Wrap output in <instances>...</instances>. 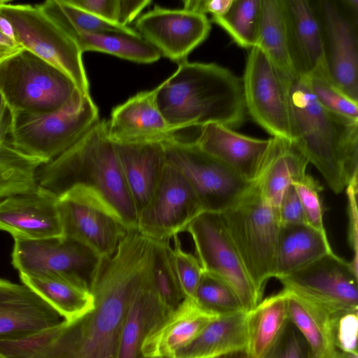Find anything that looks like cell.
Here are the masks:
<instances>
[{
  "mask_svg": "<svg viewBox=\"0 0 358 358\" xmlns=\"http://www.w3.org/2000/svg\"><path fill=\"white\" fill-rule=\"evenodd\" d=\"M288 320L287 293L283 289L247 313L248 350L252 358H262Z\"/></svg>",
  "mask_w": 358,
  "mask_h": 358,
  "instance_id": "1f68e13d",
  "label": "cell"
},
{
  "mask_svg": "<svg viewBox=\"0 0 358 358\" xmlns=\"http://www.w3.org/2000/svg\"><path fill=\"white\" fill-rule=\"evenodd\" d=\"M138 33L151 45L178 64L202 43L210 30L206 15L187 9H169L157 5L136 21Z\"/></svg>",
  "mask_w": 358,
  "mask_h": 358,
  "instance_id": "2e32d148",
  "label": "cell"
},
{
  "mask_svg": "<svg viewBox=\"0 0 358 358\" xmlns=\"http://www.w3.org/2000/svg\"><path fill=\"white\" fill-rule=\"evenodd\" d=\"M158 108L177 131L210 123L231 129L244 120L242 81L214 63L178 64V69L158 85Z\"/></svg>",
  "mask_w": 358,
  "mask_h": 358,
  "instance_id": "7a4b0ae2",
  "label": "cell"
},
{
  "mask_svg": "<svg viewBox=\"0 0 358 358\" xmlns=\"http://www.w3.org/2000/svg\"><path fill=\"white\" fill-rule=\"evenodd\" d=\"M152 241L129 230L115 253L103 259L90 290L94 308L72 321L31 336L0 341L4 358H117L129 302L150 272Z\"/></svg>",
  "mask_w": 358,
  "mask_h": 358,
  "instance_id": "6da1fadb",
  "label": "cell"
},
{
  "mask_svg": "<svg viewBox=\"0 0 358 358\" xmlns=\"http://www.w3.org/2000/svg\"><path fill=\"white\" fill-rule=\"evenodd\" d=\"M44 164L17 150L11 140H0V200L35 191L36 173Z\"/></svg>",
  "mask_w": 358,
  "mask_h": 358,
  "instance_id": "836d02e7",
  "label": "cell"
},
{
  "mask_svg": "<svg viewBox=\"0 0 358 358\" xmlns=\"http://www.w3.org/2000/svg\"><path fill=\"white\" fill-rule=\"evenodd\" d=\"M151 3L150 0H120L118 24L127 26Z\"/></svg>",
  "mask_w": 358,
  "mask_h": 358,
  "instance_id": "c3c4849f",
  "label": "cell"
},
{
  "mask_svg": "<svg viewBox=\"0 0 358 358\" xmlns=\"http://www.w3.org/2000/svg\"><path fill=\"white\" fill-rule=\"evenodd\" d=\"M262 358H311L309 346L289 319Z\"/></svg>",
  "mask_w": 358,
  "mask_h": 358,
  "instance_id": "b9f144b4",
  "label": "cell"
},
{
  "mask_svg": "<svg viewBox=\"0 0 358 358\" xmlns=\"http://www.w3.org/2000/svg\"><path fill=\"white\" fill-rule=\"evenodd\" d=\"M74 6L108 22L118 24L120 0H67Z\"/></svg>",
  "mask_w": 358,
  "mask_h": 358,
  "instance_id": "f6af8a7d",
  "label": "cell"
},
{
  "mask_svg": "<svg viewBox=\"0 0 358 358\" xmlns=\"http://www.w3.org/2000/svg\"><path fill=\"white\" fill-rule=\"evenodd\" d=\"M37 6L68 36L78 31L139 34L137 31L128 26L108 22L80 9L69 3L67 0H49Z\"/></svg>",
  "mask_w": 358,
  "mask_h": 358,
  "instance_id": "e575fe53",
  "label": "cell"
},
{
  "mask_svg": "<svg viewBox=\"0 0 358 358\" xmlns=\"http://www.w3.org/2000/svg\"><path fill=\"white\" fill-rule=\"evenodd\" d=\"M303 78L322 107L340 117L358 122V101L341 91L331 80L327 71H317Z\"/></svg>",
  "mask_w": 358,
  "mask_h": 358,
  "instance_id": "74e56055",
  "label": "cell"
},
{
  "mask_svg": "<svg viewBox=\"0 0 358 358\" xmlns=\"http://www.w3.org/2000/svg\"><path fill=\"white\" fill-rule=\"evenodd\" d=\"M138 216L150 201L166 164L162 142L114 143Z\"/></svg>",
  "mask_w": 358,
  "mask_h": 358,
  "instance_id": "cb8c5ba5",
  "label": "cell"
},
{
  "mask_svg": "<svg viewBox=\"0 0 358 358\" xmlns=\"http://www.w3.org/2000/svg\"><path fill=\"white\" fill-rule=\"evenodd\" d=\"M327 70L331 80L358 101L357 38L352 22L332 1L320 2Z\"/></svg>",
  "mask_w": 358,
  "mask_h": 358,
  "instance_id": "e0dca14e",
  "label": "cell"
},
{
  "mask_svg": "<svg viewBox=\"0 0 358 358\" xmlns=\"http://www.w3.org/2000/svg\"><path fill=\"white\" fill-rule=\"evenodd\" d=\"M69 36L82 53L86 51L99 52L141 64H151L161 57L159 52L140 34L78 31Z\"/></svg>",
  "mask_w": 358,
  "mask_h": 358,
  "instance_id": "d6a6232c",
  "label": "cell"
},
{
  "mask_svg": "<svg viewBox=\"0 0 358 358\" xmlns=\"http://www.w3.org/2000/svg\"><path fill=\"white\" fill-rule=\"evenodd\" d=\"M171 240V256L180 285L185 298L195 299L203 271L196 257L183 249L178 235Z\"/></svg>",
  "mask_w": 358,
  "mask_h": 358,
  "instance_id": "60d3db41",
  "label": "cell"
},
{
  "mask_svg": "<svg viewBox=\"0 0 358 358\" xmlns=\"http://www.w3.org/2000/svg\"><path fill=\"white\" fill-rule=\"evenodd\" d=\"M194 141L203 152L243 180L252 182L262 168L271 137L255 138L238 133L226 125L210 123L201 127Z\"/></svg>",
  "mask_w": 358,
  "mask_h": 358,
  "instance_id": "ffe728a7",
  "label": "cell"
},
{
  "mask_svg": "<svg viewBox=\"0 0 358 358\" xmlns=\"http://www.w3.org/2000/svg\"><path fill=\"white\" fill-rule=\"evenodd\" d=\"M64 236L103 259L112 256L129 229L118 213L94 188L76 185L57 197Z\"/></svg>",
  "mask_w": 358,
  "mask_h": 358,
  "instance_id": "9c48e42d",
  "label": "cell"
},
{
  "mask_svg": "<svg viewBox=\"0 0 358 358\" xmlns=\"http://www.w3.org/2000/svg\"><path fill=\"white\" fill-rule=\"evenodd\" d=\"M278 280L284 289L319 306L333 317L358 311L357 270L333 251Z\"/></svg>",
  "mask_w": 358,
  "mask_h": 358,
  "instance_id": "4fadbf2b",
  "label": "cell"
},
{
  "mask_svg": "<svg viewBox=\"0 0 358 358\" xmlns=\"http://www.w3.org/2000/svg\"><path fill=\"white\" fill-rule=\"evenodd\" d=\"M78 92L66 74L25 48L0 59V94L12 116L57 111Z\"/></svg>",
  "mask_w": 358,
  "mask_h": 358,
  "instance_id": "8992f818",
  "label": "cell"
},
{
  "mask_svg": "<svg viewBox=\"0 0 358 358\" xmlns=\"http://www.w3.org/2000/svg\"><path fill=\"white\" fill-rule=\"evenodd\" d=\"M0 230L27 240L64 236L57 196L40 187L0 201Z\"/></svg>",
  "mask_w": 358,
  "mask_h": 358,
  "instance_id": "ac0fdd59",
  "label": "cell"
},
{
  "mask_svg": "<svg viewBox=\"0 0 358 358\" xmlns=\"http://www.w3.org/2000/svg\"><path fill=\"white\" fill-rule=\"evenodd\" d=\"M162 143L166 162L188 181L203 212L222 213L252 183L203 152L194 141H184L175 136Z\"/></svg>",
  "mask_w": 358,
  "mask_h": 358,
  "instance_id": "30bf717a",
  "label": "cell"
},
{
  "mask_svg": "<svg viewBox=\"0 0 358 358\" xmlns=\"http://www.w3.org/2000/svg\"><path fill=\"white\" fill-rule=\"evenodd\" d=\"M155 89L141 92L114 108L106 122L107 135L114 143L163 142L176 136L159 111Z\"/></svg>",
  "mask_w": 358,
  "mask_h": 358,
  "instance_id": "44dd1931",
  "label": "cell"
},
{
  "mask_svg": "<svg viewBox=\"0 0 358 358\" xmlns=\"http://www.w3.org/2000/svg\"><path fill=\"white\" fill-rule=\"evenodd\" d=\"M22 282L40 295L64 320H76L94 307L90 289L59 275L20 274Z\"/></svg>",
  "mask_w": 358,
  "mask_h": 358,
  "instance_id": "4dcf8cb0",
  "label": "cell"
},
{
  "mask_svg": "<svg viewBox=\"0 0 358 358\" xmlns=\"http://www.w3.org/2000/svg\"><path fill=\"white\" fill-rule=\"evenodd\" d=\"M285 291L289 319L306 341L311 358H334L338 351L333 334L336 317L319 306Z\"/></svg>",
  "mask_w": 358,
  "mask_h": 358,
  "instance_id": "f546056e",
  "label": "cell"
},
{
  "mask_svg": "<svg viewBox=\"0 0 358 358\" xmlns=\"http://www.w3.org/2000/svg\"><path fill=\"white\" fill-rule=\"evenodd\" d=\"M36 180L40 187L57 197L76 185L92 187L114 208L129 229H137L138 214L104 120L98 121L69 149L41 166Z\"/></svg>",
  "mask_w": 358,
  "mask_h": 358,
  "instance_id": "277c9868",
  "label": "cell"
},
{
  "mask_svg": "<svg viewBox=\"0 0 358 358\" xmlns=\"http://www.w3.org/2000/svg\"><path fill=\"white\" fill-rule=\"evenodd\" d=\"M169 313L154 288L150 268L128 306L120 335L117 358H145L141 348L146 336Z\"/></svg>",
  "mask_w": 358,
  "mask_h": 358,
  "instance_id": "d4e9b609",
  "label": "cell"
},
{
  "mask_svg": "<svg viewBox=\"0 0 358 358\" xmlns=\"http://www.w3.org/2000/svg\"><path fill=\"white\" fill-rule=\"evenodd\" d=\"M213 358H252L248 349L230 352Z\"/></svg>",
  "mask_w": 358,
  "mask_h": 358,
  "instance_id": "816d5d0a",
  "label": "cell"
},
{
  "mask_svg": "<svg viewBox=\"0 0 358 358\" xmlns=\"http://www.w3.org/2000/svg\"><path fill=\"white\" fill-rule=\"evenodd\" d=\"M1 13L11 24L15 41L66 74L83 94L90 83L76 43L37 6L4 1Z\"/></svg>",
  "mask_w": 358,
  "mask_h": 358,
  "instance_id": "ba28073f",
  "label": "cell"
},
{
  "mask_svg": "<svg viewBox=\"0 0 358 358\" xmlns=\"http://www.w3.org/2000/svg\"><path fill=\"white\" fill-rule=\"evenodd\" d=\"M195 256L204 273L227 284L248 313L262 300L257 293L224 224L220 213L203 212L187 226Z\"/></svg>",
  "mask_w": 358,
  "mask_h": 358,
  "instance_id": "8fae6325",
  "label": "cell"
},
{
  "mask_svg": "<svg viewBox=\"0 0 358 358\" xmlns=\"http://www.w3.org/2000/svg\"><path fill=\"white\" fill-rule=\"evenodd\" d=\"M0 358H4V357H3L2 356L0 355Z\"/></svg>",
  "mask_w": 358,
  "mask_h": 358,
  "instance_id": "11a10c76",
  "label": "cell"
},
{
  "mask_svg": "<svg viewBox=\"0 0 358 358\" xmlns=\"http://www.w3.org/2000/svg\"><path fill=\"white\" fill-rule=\"evenodd\" d=\"M0 31L15 41L13 28L10 22L0 13Z\"/></svg>",
  "mask_w": 358,
  "mask_h": 358,
  "instance_id": "f907efd6",
  "label": "cell"
},
{
  "mask_svg": "<svg viewBox=\"0 0 358 358\" xmlns=\"http://www.w3.org/2000/svg\"><path fill=\"white\" fill-rule=\"evenodd\" d=\"M203 212L188 181L166 162L150 201L138 214L137 229L150 240L171 241Z\"/></svg>",
  "mask_w": 358,
  "mask_h": 358,
  "instance_id": "9a60e30c",
  "label": "cell"
},
{
  "mask_svg": "<svg viewBox=\"0 0 358 358\" xmlns=\"http://www.w3.org/2000/svg\"><path fill=\"white\" fill-rule=\"evenodd\" d=\"M282 78L299 76L291 57L285 0H262L256 45Z\"/></svg>",
  "mask_w": 358,
  "mask_h": 358,
  "instance_id": "f1b7e54d",
  "label": "cell"
},
{
  "mask_svg": "<svg viewBox=\"0 0 358 358\" xmlns=\"http://www.w3.org/2000/svg\"><path fill=\"white\" fill-rule=\"evenodd\" d=\"M59 313L32 289L0 278V341H17L58 325Z\"/></svg>",
  "mask_w": 358,
  "mask_h": 358,
  "instance_id": "d6986e66",
  "label": "cell"
},
{
  "mask_svg": "<svg viewBox=\"0 0 358 358\" xmlns=\"http://www.w3.org/2000/svg\"><path fill=\"white\" fill-rule=\"evenodd\" d=\"M292 185L301 202L306 224L327 236L321 199L323 187L308 173L294 180Z\"/></svg>",
  "mask_w": 358,
  "mask_h": 358,
  "instance_id": "ab89813d",
  "label": "cell"
},
{
  "mask_svg": "<svg viewBox=\"0 0 358 358\" xmlns=\"http://www.w3.org/2000/svg\"><path fill=\"white\" fill-rule=\"evenodd\" d=\"M170 241L152 240L150 274L154 288L169 313L185 298L171 256Z\"/></svg>",
  "mask_w": 358,
  "mask_h": 358,
  "instance_id": "d590c367",
  "label": "cell"
},
{
  "mask_svg": "<svg viewBox=\"0 0 358 358\" xmlns=\"http://www.w3.org/2000/svg\"><path fill=\"white\" fill-rule=\"evenodd\" d=\"M334 358H358V354L343 352L338 350Z\"/></svg>",
  "mask_w": 358,
  "mask_h": 358,
  "instance_id": "f5cc1de1",
  "label": "cell"
},
{
  "mask_svg": "<svg viewBox=\"0 0 358 358\" xmlns=\"http://www.w3.org/2000/svg\"><path fill=\"white\" fill-rule=\"evenodd\" d=\"M98 121L99 109L91 95L78 92L57 111L12 116L10 138L17 150L46 164L69 149Z\"/></svg>",
  "mask_w": 358,
  "mask_h": 358,
  "instance_id": "52a82bcc",
  "label": "cell"
},
{
  "mask_svg": "<svg viewBox=\"0 0 358 358\" xmlns=\"http://www.w3.org/2000/svg\"><path fill=\"white\" fill-rule=\"evenodd\" d=\"M291 57L299 76L327 71L322 24L308 0H285Z\"/></svg>",
  "mask_w": 358,
  "mask_h": 358,
  "instance_id": "603a6c76",
  "label": "cell"
},
{
  "mask_svg": "<svg viewBox=\"0 0 358 358\" xmlns=\"http://www.w3.org/2000/svg\"><path fill=\"white\" fill-rule=\"evenodd\" d=\"M248 346L247 313L241 311L216 317L173 358H213Z\"/></svg>",
  "mask_w": 358,
  "mask_h": 358,
  "instance_id": "83f0119b",
  "label": "cell"
},
{
  "mask_svg": "<svg viewBox=\"0 0 358 358\" xmlns=\"http://www.w3.org/2000/svg\"><path fill=\"white\" fill-rule=\"evenodd\" d=\"M308 163L293 142L271 137L264 164L255 180L266 201L277 208L292 183L306 173Z\"/></svg>",
  "mask_w": 358,
  "mask_h": 358,
  "instance_id": "484cf974",
  "label": "cell"
},
{
  "mask_svg": "<svg viewBox=\"0 0 358 358\" xmlns=\"http://www.w3.org/2000/svg\"><path fill=\"white\" fill-rule=\"evenodd\" d=\"M227 233L259 296L273 278L280 224L276 208L262 196L256 181L220 213Z\"/></svg>",
  "mask_w": 358,
  "mask_h": 358,
  "instance_id": "5b68a950",
  "label": "cell"
},
{
  "mask_svg": "<svg viewBox=\"0 0 358 358\" xmlns=\"http://www.w3.org/2000/svg\"><path fill=\"white\" fill-rule=\"evenodd\" d=\"M4 1L3 0H0V6L2 4V3Z\"/></svg>",
  "mask_w": 358,
  "mask_h": 358,
  "instance_id": "db71d44e",
  "label": "cell"
},
{
  "mask_svg": "<svg viewBox=\"0 0 358 358\" xmlns=\"http://www.w3.org/2000/svg\"><path fill=\"white\" fill-rule=\"evenodd\" d=\"M276 210L280 225L306 224L301 202L292 185L284 193Z\"/></svg>",
  "mask_w": 358,
  "mask_h": 358,
  "instance_id": "ee69618b",
  "label": "cell"
},
{
  "mask_svg": "<svg viewBox=\"0 0 358 358\" xmlns=\"http://www.w3.org/2000/svg\"><path fill=\"white\" fill-rule=\"evenodd\" d=\"M217 316L195 299L185 298L146 336L141 348L145 358H173Z\"/></svg>",
  "mask_w": 358,
  "mask_h": 358,
  "instance_id": "7402d4cb",
  "label": "cell"
},
{
  "mask_svg": "<svg viewBox=\"0 0 358 358\" xmlns=\"http://www.w3.org/2000/svg\"><path fill=\"white\" fill-rule=\"evenodd\" d=\"M22 48L16 41L0 31V59Z\"/></svg>",
  "mask_w": 358,
  "mask_h": 358,
  "instance_id": "681fc988",
  "label": "cell"
},
{
  "mask_svg": "<svg viewBox=\"0 0 358 358\" xmlns=\"http://www.w3.org/2000/svg\"><path fill=\"white\" fill-rule=\"evenodd\" d=\"M195 300L217 316L245 311L238 297L227 284L204 272L196 289Z\"/></svg>",
  "mask_w": 358,
  "mask_h": 358,
  "instance_id": "f35d334b",
  "label": "cell"
},
{
  "mask_svg": "<svg viewBox=\"0 0 358 358\" xmlns=\"http://www.w3.org/2000/svg\"><path fill=\"white\" fill-rule=\"evenodd\" d=\"M291 141L321 173L336 194L358 176V122L322 107L306 80L288 81Z\"/></svg>",
  "mask_w": 358,
  "mask_h": 358,
  "instance_id": "3957f363",
  "label": "cell"
},
{
  "mask_svg": "<svg viewBox=\"0 0 358 358\" xmlns=\"http://www.w3.org/2000/svg\"><path fill=\"white\" fill-rule=\"evenodd\" d=\"M103 259L65 236L14 238L12 264L20 274L59 275L89 289Z\"/></svg>",
  "mask_w": 358,
  "mask_h": 358,
  "instance_id": "7c38bea8",
  "label": "cell"
},
{
  "mask_svg": "<svg viewBox=\"0 0 358 358\" xmlns=\"http://www.w3.org/2000/svg\"><path fill=\"white\" fill-rule=\"evenodd\" d=\"M358 311L343 313L335 318L334 341L337 350L357 354Z\"/></svg>",
  "mask_w": 358,
  "mask_h": 358,
  "instance_id": "7bdbcfd3",
  "label": "cell"
},
{
  "mask_svg": "<svg viewBox=\"0 0 358 358\" xmlns=\"http://www.w3.org/2000/svg\"><path fill=\"white\" fill-rule=\"evenodd\" d=\"M262 0H233L223 16L212 17V21L221 27L241 47L256 45L260 19Z\"/></svg>",
  "mask_w": 358,
  "mask_h": 358,
  "instance_id": "8d00e7d4",
  "label": "cell"
},
{
  "mask_svg": "<svg viewBox=\"0 0 358 358\" xmlns=\"http://www.w3.org/2000/svg\"><path fill=\"white\" fill-rule=\"evenodd\" d=\"M242 81L245 110L272 137L292 140L287 85L257 46L247 57Z\"/></svg>",
  "mask_w": 358,
  "mask_h": 358,
  "instance_id": "5bb4252c",
  "label": "cell"
},
{
  "mask_svg": "<svg viewBox=\"0 0 358 358\" xmlns=\"http://www.w3.org/2000/svg\"><path fill=\"white\" fill-rule=\"evenodd\" d=\"M357 177L355 178L346 187L348 201V242L353 252V258L350 262L352 266L357 268Z\"/></svg>",
  "mask_w": 358,
  "mask_h": 358,
  "instance_id": "bcb514c9",
  "label": "cell"
},
{
  "mask_svg": "<svg viewBox=\"0 0 358 358\" xmlns=\"http://www.w3.org/2000/svg\"><path fill=\"white\" fill-rule=\"evenodd\" d=\"M233 0H187L184 8L212 17L223 16L229 9Z\"/></svg>",
  "mask_w": 358,
  "mask_h": 358,
  "instance_id": "7dc6e473",
  "label": "cell"
},
{
  "mask_svg": "<svg viewBox=\"0 0 358 358\" xmlns=\"http://www.w3.org/2000/svg\"><path fill=\"white\" fill-rule=\"evenodd\" d=\"M331 252L327 236L309 225H280L273 278L289 275Z\"/></svg>",
  "mask_w": 358,
  "mask_h": 358,
  "instance_id": "4316f807",
  "label": "cell"
}]
</instances>
